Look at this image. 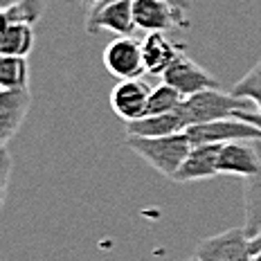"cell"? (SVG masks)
I'll list each match as a JSON object with an SVG mask.
<instances>
[{"mask_svg":"<svg viewBox=\"0 0 261 261\" xmlns=\"http://www.w3.org/2000/svg\"><path fill=\"white\" fill-rule=\"evenodd\" d=\"M0 167H3V180H0V187H3V198L7 196V182H9V171H12V155H9L7 146H0Z\"/></svg>","mask_w":261,"mask_h":261,"instance_id":"obj_20","label":"cell"},{"mask_svg":"<svg viewBox=\"0 0 261 261\" xmlns=\"http://www.w3.org/2000/svg\"><path fill=\"white\" fill-rule=\"evenodd\" d=\"M237 111H254V104L243 97L232 95V92H221L219 88H214L187 97L180 108H176L173 113H176L180 128L187 130L192 126H198V124L232 117Z\"/></svg>","mask_w":261,"mask_h":261,"instance_id":"obj_1","label":"cell"},{"mask_svg":"<svg viewBox=\"0 0 261 261\" xmlns=\"http://www.w3.org/2000/svg\"><path fill=\"white\" fill-rule=\"evenodd\" d=\"M32 106L30 88L0 90V144L7 146L9 140L23 126Z\"/></svg>","mask_w":261,"mask_h":261,"instance_id":"obj_11","label":"cell"},{"mask_svg":"<svg viewBox=\"0 0 261 261\" xmlns=\"http://www.w3.org/2000/svg\"><path fill=\"white\" fill-rule=\"evenodd\" d=\"M34 50V25L25 20H3L0 57H30Z\"/></svg>","mask_w":261,"mask_h":261,"instance_id":"obj_14","label":"cell"},{"mask_svg":"<svg viewBox=\"0 0 261 261\" xmlns=\"http://www.w3.org/2000/svg\"><path fill=\"white\" fill-rule=\"evenodd\" d=\"M149 84L144 79H122L115 88L111 90V108L113 113L124 119V122H138L146 117V106L151 97Z\"/></svg>","mask_w":261,"mask_h":261,"instance_id":"obj_10","label":"cell"},{"mask_svg":"<svg viewBox=\"0 0 261 261\" xmlns=\"http://www.w3.org/2000/svg\"><path fill=\"white\" fill-rule=\"evenodd\" d=\"M133 16L135 25L144 34L153 32H171L189 27V20L185 16V9L171 5L169 0H133Z\"/></svg>","mask_w":261,"mask_h":261,"instance_id":"obj_4","label":"cell"},{"mask_svg":"<svg viewBox=\"0 0 261 261\" xmlns=\"http://www.w3.org/2000/svg\"><path fill=\"white\" fill-rule=\"evenodd\" d=\"M162 81L173 86L185 99L192 95H198V92H203V90L219 88V81H216L214 74H210L207 70L200 68L198 63H194L192 59L182 52H180V57L169 65V70L162 74Z\"/></svg>","mask_w":261,"mask_h":261,"instance_id":"obj_9","label":"cell"},{"mask_svg":"<svg viewBox=\"0 0 261 261\" xmlns=\"http://www.w3.org/2000/svg\"><path fill=\"white\" fill-rule=\"evenodd\" d=\"M180 47L173 41L167 39L165 32H153V34H146L142 41V57H144V70L146 74H162L169 70V65L180 57Z\"/></svg>","mask_w":261,"mask_h":261,"instance_id":"obj_13","label":"cell"},{"mask_svg":"<svg viewBox=\"0 0 261 261\" xmlns=\"http://www.w3.org/2000/svg\"><path fill=\"white\" fill-rule=\"evenodd\" d=\"M81 3H84V7L88 9V12H92V9H95V7H99V5L104 3V0H81Z\"/></svg>","mask_w":261,"mask_h":261,"instance_id":"obj_24","label":"cell"},{"mask_svg":"<svg viewBox=\"0 0 261 261\" xmlns=\"http://www.w3.org/2000/svg\"><path fill=\"white\" fill-rule=\"evenodd\" d=\"M182 101H185V97L180 95V92L173 88V86H169V84H165V81H162L160 86H155V88L151 90L149 106H146V117L173 113L176 108H180Z\"/></svg>","mask_w":261,"mask_h":261,"instance_id":"obj_17","label":"cell"},{"mask_svg":"<svg viewBox=\"0 0 261 261\" xmlns=\"http://www.w3.org/2000/svg\"><path fill=\"white\" fill-rule=\"evenodd\" d=\"M252 261H261V250H259L257 254H254V259H252Z\"/></svg>","mask_w":261,"mask_h":261,"instance_id":"obj_26","label":"cell"},{"mask_svg":"<svg viewBox=\"0 0 261 261\" xmlns=\"http://www.w3.org/2000/svg\"><path fill=\"white\" fill-rule=\"evenodd\" d=\"M194 146L200 144H225V142H239V140H261V128L254 124L243 122L239 117H225L216 122L198 124L185 130Z\"/></svg>","mask_w":261,"mask_h":261,"instance_id":"obj_5","label":"cell"},{"mask_svg":"<svg viewBox=\"0 0 261 261\" xmlns=\"http://www.w3.org/2000/svg\"><path fill=\"white\" fill-rule=\"evenodd\" d=\"M50 0H23L18 7L3 12V20H25V23L36 25L43 18Z\"/></svg>","mask_w":261,"mask_h":261,"instance_id":"obj_19","label":"cell"},{"mask_svg":"<svg viewBox=\"0 0 261 261\" xmlns=\"http://www.w3.org/2000/svg\"><path fill=\"white\" fill-rule=\"evenodd\" d=\"M243 210H246V227L250 239L261 234V169L243 182Z\"/></svg>","mask_w":261,"mask_h":261,"instance_id":"obj_15","label":"cell"},{"mask_svg":"<svg viewBox=\"0 0 261 261\" xmlns=\"http://www.w3.org/2000/svg\"><path fill=\"white\" fill-rule=\"evenodd\" d=\"M261 169V140H239L225 142L219 151V173L221 176L252 178Z\"/></svg>","mask_w":261,"mask_h":261,"instance_id":"obj_8","label":"cell"},{"mask_svg":"<svg viewBox=\"0 0 261 261\" xmlns=\"http://www.w3.org/2000/svg\"><path fill=\"white\" fill-rule=\"evenodd\" d=\"M194 254L200 261H252V239L246 227H230L212 234L196 246Z\"/></svg>","mask_w":261,"mask_h":261,"instance_id":"obj_3","label":"cell"},{"mask_svg":"<svg viewBox=\"0 0 261 261\" xmlns=\"http://www.w3.org/2000/svg\"><path fill=\"white\" fill-rule=\"evenodd\" d=\"M219 151L221 144H200L189 151L185 158L182 167L173 176V182H196V180H210V178L221 176L219 173Z\"/></svg>","mask_w":261,"mask_h":261,"instance_id":"obj_12","label":"cell"},{"mask_svg":"<svg viewBox=\"0 0 261 261\" xmlns=\"http://www.w3.org/2000/svg\"><path fill=\"white\" fill-rule=\"evenodd\" d=\"M232 117H239V119H243V122H250L257 128H261V113H257V111H237Z\"/></svg>","mask_w":261,"mask_h":261,"instance_id":"obj_21","label":"cell"},{"mask_svg":"<svg viewBox=\"0 0 261 261\" xmlns=\"http://www.w3.org/2000/svg\"><path fill=\"white\" fill-rule=\"evenodd\" d=\"M108 3H113V0H104L101 5H108ZM169 3H171V5H176V7H180V9H185V12H187V9L192 7V0H169ZM101 5H99V7H101ZM95 9H97V7H95Z\"/></svg>","mask_w":261,"mask_h":261,"instance_id":"obj_22","label":"cell"},{"mask_svg":"<svg viewBox=\"0 0 261 261\" xmlns=\"http://www.w3.org/2000/svg\"><path fill=\"white\" fill-rule=\"evenodd\" d=\"M232 95L252 101L254 111L261 113V59L237 81L234 88H232Z\"/></svg>","mask_w":261,"mask_h":261,"instance_id":"obj_18","label":"cell"},{"mask_svg":"<svg viewBox=\"0 0 261 261\" xmlns=\"http://www.w3.org/2000/svg\"><path fill=\"white\" fill-rule=\"evenodd\" d=\"M124 144L140 155L142 160L149 162L160 176L173 180V176L182 167L185 158L194 149L192 140L187 133H173V135H162V138H138V135H126Z\"/></svg>","mask_w":261,"mask_h":261,"instance_id":"obj_2","label":"cell"},{"mask_svg":"<svg viewBox=\"0 0 261 261\" xmlns=\"http://www.w3.org/2000/svg\"><path fill=\"white\" fill-rule=\"evenodd\" d=\"M30 68L25 57H0V90L30 88Z\"/></svg>","mask_w":261,"mask_h":261,"instance_id":"obj_16","label":"cell"},{"mask_svg":"<svg viewBox=\"0 0 261 261\" xmlns=\"http://www.w3.org/2000/svg\"><path fill=\"white\" fill-rule=\"evenodd\" d=\"M259 250H261V234H259L257 239H252V252H254V254H257V252H259Z\"/></svg>","mask_w":261,"mask_h":261,"instance_id":"obj_25","label":"cell"},{"mask_svg":"<svg viewBox=\"0 0 261 261\" xmlns=\"http://www.w3.org/2000/svg\"><path fill=\"white\" fill-rule=\"evenodd\" d=\"M104 68L113 77L122 79H138L144 70L142 57V41H135L133 36H117L104 50Z\"/></svg>","mask_w":261,"mask_h":261,"instance_id":"obj_6","label":"cell"},{"mask_svg":"<svg viewBox=\"0 0 261 261\" xmlns=\"http://www.w3.org/2000/svg\"><path fill=\"white\" fill-rule=\"evenodd\" d=\"M113 32L115 36H133L138 32L133 16V0H113L108 5L92 9L86 16V32Z\"/></svg>","mask_w":261,"mask_h":261,"instance_id":"obj_7","label":"cell"},{"mask_svg":"<svg viewBox=\"0 0 261 261\" xmlns=\"http://www.w3.org/2000/svg\"><path fill=\"white\" fill-rule=\"evenodd\" d=\"M185 261H200V259H198V257H196V254H194V257H187Z\"/></svg>","mask_w":261,"mask_h":261,"instance_id":"obj_27","label":"cell"},{"mask_svg":"<svg viewBox=\"0 0 261 261\" xmlns=\"http://www.w3.org/2000/svg\"><path fill=\"white\" fill-rule=\"evenodd\" d=\"M20 3H23V0H0V9H3V12H9V9L18 7Z\"/></svg>","mask_w":261,"mask_h":261,"instance_id":"obj_23","label":"cell"}]
</instances>
